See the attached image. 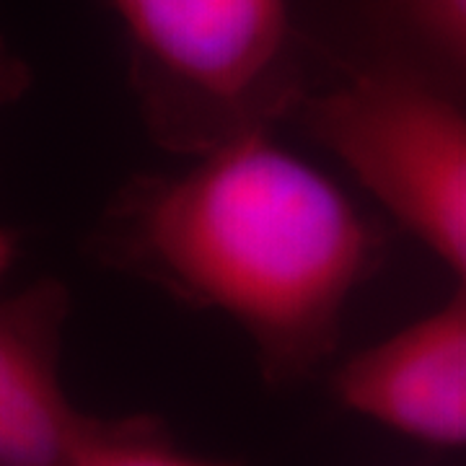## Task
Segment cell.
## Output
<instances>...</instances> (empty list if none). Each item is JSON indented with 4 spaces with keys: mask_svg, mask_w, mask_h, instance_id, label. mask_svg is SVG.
Returning <instances> with one entry per match:
<instances>
[{
    "mask_svg": "<svg viewBox=\"0 0 466 466\" xmlns=\"http://www.w3.org/2000/svg\"><path fill=\"white\" fill-rule=\"evenodd\" d=\"M355 57L415 70L466 104V0H332Z\"/></svg>",
    "mask_w": 466,
    "mask_h": 466,
    "instance_id": "cell-6",
    "label": "cell"
},
{
    "mask_svg": "<svg viewBox=\"0 0 466 466\" xmlns=\"http://www.w3.org/2000/svg\"><path fill=\"white\" fill-rule=\"evenodd\" d=\"M94 262L236 321L267 383L309 379L339 342L383 231L319 168L251 135L174 174H137L86 238Z\"/></svg>",
    "mask_w": 466,
    "mask_h": 466,
    "instance_id": "cell-1",
    "label": "cell"
},
{
    "mask_svg": "<svg viewBox=\"0 0 466 466\" xmlns=\"http://www.w3.org/2000/svg\"><path fill=\"white\" fill-rule=\"evenodd\" d=\"M148 135L205 156L296 119L309 96L290 0H106Z\"/></svg>",
    "mask_w": 466,
    "mask_h": 466,
    "instance_id": "cell-2",
    "label": "cell"
},
{
    "mask_svg": "<svg viewBox=\"0 0 466 466\" xmlns=\"http://www.w3.org/2000/svg\"><path fill=\"white\" fill-rule=\"evenodd\" d=\"M66 466H238L198 459L174 446L158 417H94Z\"/></svg>",
    "mask_w": 466,
    "mask_h": 466,
    "instance_id": "cell-7",
    "label": "cell"
},
{
    "mask_svg": "<svg viewBox=\"0 0 466 466\" xmlns=\"http://www.w3.org/2000/svg\"><path fill=\"white\" fill-rule=\"evenodd\" d=\"M345 410L438 449H466V288L334 370Z\"/></svg>",
    "mask_w": 466,
    "mask_h": 466,
    "instance_id": "cell-4",
    "label": "cell"
},
{
    "mask_svg": "<svg viewBox=\"0 0 466 466\" xmlns=\"http://www.w3.org/2000/svg\"><path fill=\"white\" fill-rule=\"evenodd\" d=\"M70 309L57 278L0 296V466H66L94 422L63 383Z\"/></svg>",
    "mask_w": 466,
    "mask_h": 466,
    "instance_id": "cell-5",
    "label": "cell"
},
{
    "mask_svg": "<svg viewBox=\"0 0 466 466\" xmlns=\"http://www.w3.org/2000/svg\"><path fill=\"white\" fill-rule=\"evenodd\" d=\"M32 86V67L18 55L0 29V109L16 104Z\"/></svg>",
    "mask_w": 466,
    "mask_h": 466,
    "instance_id": "cell-8",
    "label": "cell"
},
{
    "mask_svg": "<svg viewBox=\"0 0 466 466\" xmlns=\"http://www.w3.org/2000/svg\"><path fill=\"white\" fill-rule=\"evenodd\" d=\"M18 257V233L11 228H0V280L11 269Z\"/></svg>",
    "mask_w": 466,
    "mask_h": 466,
    "instance_id": "cell-9",
    "label": "cell"
},
{
    "mask_svg": "<svg viewBox=\"0 0 466 466\" xmlns=\"http://www.w3.org/2000/svg\"><path fill=\"white\" fill-rule=\"evenodd\" d=\"M296 119L466 288V104L415 70L352 57Z\"/></svg>",
    "mask_w": 466,
    "mask_h": 466,
    "instance_id": "cell-3",
    "label": "cell"
}]
</instances>
